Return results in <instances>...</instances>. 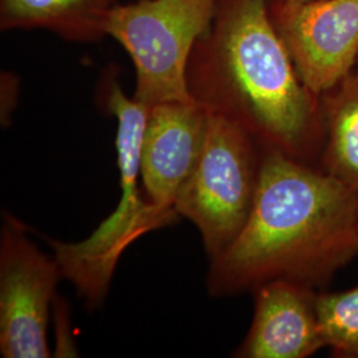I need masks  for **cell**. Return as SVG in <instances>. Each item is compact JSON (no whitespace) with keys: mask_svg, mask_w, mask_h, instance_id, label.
<instances>
[{"mask_svg":"<svg viewBox=\"0 0 358 358\" xmlns=\"http://www.w3.org/2000/svg\"><path fill=\"white\" fill-rule=\"evenodd\" d=\"M357 254V194L324 170L262 150L252 210L235 241L210 262L207 289L235 296L273 280L319 288Z\"/></svg>","mask_w":358,"mask_h":358,"instance_id":"obj_1","label":"cell"},{"mask_svg":"<svg viewBox=\"0 0 358 358\" xmlns=\"http://www.w3.org/2000/svg\"><path fill=\"white\" fill-rule=\"evenodd\" d=\"M271 0H217L187 66L194 101L238 124L262 150L312 165L322 153L321 97L299 76L269 13Z\"/></svg>","mask_w":358,"mask_h":358,"instance_id":"obj_2","label":"cell"},{"mask_svg":"<svg viewBox=\"0 0 358 358\" xmlns=\"http://www.w3.org/2000/svg\"><path fill=\"white\" fill-rule=\"evenodd\" d=\"M103 96L117 121L121 198L115 211L87 239L78 243L48 241L63 278L76 287L88 309L101 306L117 263L129 247L145 234L173 224L179 217L152 205L140 187L142 138L150 108L127 96L113 76L106 78Z\"/></svg>","mask_w":358,"mask_h":358,"instance_id":"obj_3","label":"cell"},{"mask_svg":"<svg viewBox=\"0 0 358 358\" xmlns=\"http://www.w3.org/2000/svg\"><path fill=\"white\" fill-rule=\"evenodd\" d=\"M217 6V0H136L115 6L105 31L133 62L134 99L149 108L194 100L187 66Z\"/></svg>","mask_w":358,"mask_h":358,"instance_id":"obj_4","label":"cell"},{"mask_svg":"<svg viewBox=\"0 0 358 358\" xmlns=\"http://www.w3.org/2000/svg\"><path fill=\"white\" fill-rule=\"evenodd\" d=\"M260 166L255 140L234 121L208 112L203 150L174 207L199 231L210 262L243 229L255 202Z\"/></svg>","mask_w":358,"mask_h":358,"instance_id":"obj_5","label":"cell"},{"mask_svg":"<svg viewBox=\"0 0 358 358\" xmlns=\"http://www.w3.org/2000/svg\"><path fill=\"white\" fill-rule=\"evenodd\" d=\"M53 257L27 236L26 227L4 215L0 238V353L4 358L51 356L47 328L57 282Z\"/></svg>","mask_w":358,"mask_h":358,"instance_id":"obj_6","label":"cell"},{"mask_svg":"<svg viewBox=\"0 0 358 358\" xmlns=\"http://www.w3.org/2000/svg\"><path fill=\"white\" fill-rule=\"evenodd\" d=\"M269 13L299 76L317 97L353 73L358 0L269 1Z\"/></svg>","mask_w":358,"mask_h":358,"instance_id":"obj_7","label":"cell"},{"mask_svg":"<svg viewBox=\"0 0 358 358\" xmlns=\"http://www.w3.org/2000/svg\"><path fill=\"white\" fill-rule=\"evenodd\" d=\"M208 112L196 101L150 106L141 145V183L152 205L176 211L205 145Z\"/></svg>","mask_w":358,"mask_h":358,"instance_id":"obj_8","label":"cell"},{"mask_svg":"<svg viewBox=\"0 0 358 358\" xmlns=\"http://www.w3.org/2000/svg\"><path fill=\"white\" fill-rule=\"evenodd\" d=\"M252 294V322L234 357L307 358L325 348L316 288L273 280L257 287Z\"/></svg>","mask_w":358,"mask_h":358,"instance_id":"obj_9","label":"cell"},{"mask_svg":"<svg viewBox=\"0 0 358 358\" xmlns=\"http://www.w3.org/2000/svg\"><path fill=\"white\" fill-rule=\"evenodd\" d=\"M118 0H0V29H43L72 43L106 38Z\"/></svg>","mask_w":358,"mask_h":358,"instance_id":"obj_10","label":"cell"},{"mask_svg":"<svg viewBox=\"0 0 358 358\" xmlns=\"http://www.w3.org/2000/svg\"><path fill=\"white\" fill-rule=\"evenodd\" d=\"M325 142L321 170L358 195V78L350 73L321 96Z\"/></svg>","mask_w":358,"mask_h":358,"instance_id":"obj_11","label":"cell"},{"mask_svg":"<svg viewBox=\"0 0 358 358\" xmlns=\"http://www.w3.org/2000/svg\"><path fill=\"white\" fill-rule=\"evenodd\" d=\"M317 312L325 348L333 357L358 358V285L343 292H319Z\"/></svg>","mask_w":358,"mask_h":358,"instance_id":"obj_12","label":"cell"},{"mask_svg":"<svg viewBox=\"0 0 358 358\" xmlns=\"http://www.w3.org/2000/svg\"><path fill=\"white\" fill-rule=\"evenodd\" d=\"M353 73H355V76L357 77L358 78V60L357 64H356V66H355V71H353Z\"/></svg>","mask_w":358,"mask_h":358,"instance_id":"obj_13","label":"cell"},{"mask_svg":"<svg viewBox=\"0 0 358 358\" xmlns=\"http://www.w3.org/2000/svg\"><path fill=\"white\" fill-rule=\"evenodd\" d=\"M279 1H307V0H279Z\"/></svg>","mask_w":358,"mask_h":358,"instance_id":"obj_14","label":"cell"}]
</instances>
